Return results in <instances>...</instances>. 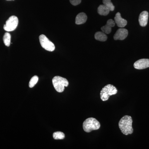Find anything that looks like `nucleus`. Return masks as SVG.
Instances as JSON below:
<instances>
[{
	"label": "nucleus",
	"instance_id": "obj_2",
	"mask_svg": "<svg viewBox=\"0 0 149 149\" xmlns=\"http://www.w3.org/2000/svg\"><path fill=\"white\" fill-rule=\"evenodd\" d=\"M100 127V122L94 118H87L83 123V129L87 133H90L93 130H98Z\"/></svg>",
	"mask_w": 149,
	"mask_h": 149
},
{
	"label": "nucleus",
	"instance_id": "obj_10",
	"mask_svg": "<svg viewBox=\"0 0 149 149\" xmlns=\"http://www.w3.org/2000/svg\"><path fill=\"white\" fill-rule=\"evenodd\" d=\"M115 22L117 24L118 27H125L127 24V20L121 17L120 13L118 12L116 14L114 17Z\"/></svg>",
	"mask_w": 149,
	"mask_h": 149
},
{
	"label": "nucleus",
	"instance_id": "obj_1",
	"mask_svg": "<svg viewBox=\"0 0 149 149\" xmlns=\"http://www.w3.org/2000/svg\"><path fill=\"white\" fill-rule=\"evenodd\" d=\"M132 123L133 120L130 116H125L120 119L118 123V126L123 134L128 135L133 133V129Z\"/></svg>",
	"mask_w": 149,
	"mask_h": 149
},
{
	"label": "nucleus",
	"instance_id": "obj_6",
	"mask_svg": "<svg viewBox=\"0 0 149 149\" xmlns=\"http://www.w3.org/2000/svg\"><path fill=\"white\" fill-rule=\"evenodd\" d=\"M40 44L42 47L48 51L53 52L55 49V47L53 43L48 39L45 35H42L39 37Z\"/></svg>",
	"mask_w": 149,
	"mask_h": 149
},
{
	"label": "nucleus",
	"instance_id": "obj_13",
	"mask_svg": "<svg viewBox=\"0 0 149 149\" xmlns=\"http://www.w3.org/2000/svg\"><path fill=\"white\" fill-rule=\"evenodd\" d=\"M110 11L109 9L104 4L101 5L98 8V13L101 15L106 16L109 14Z\"/></svg>",
	"mask_w": 149,
	"mask_h": 149
},
{
	"label": "nucleus",
	"instance_id": "obj_8",
	"mask_svg": "<svg viewBox=\"0 0 149 149\" xmlns=\"http://www.w3.org/2000/svg\"><path fill=\"white\" fill-rule=\"evenodd\" d=\"M134 67L136 69L141 70L149 67V59L147 58L141 59L134 63Z\"/></svg>",
	"mask_w": 149,
	"mask_h": 149
},
{
	"label": "nucleus",
	"instance_id": "obj_15",
	"mask_svg": "<svg viewBox=\"0 0 149 149\" xmlns=\"http://www.w3.org/2000/svg\"><path fill=\"white\" fill-rule=\"evenodd\" d=\"M11 35L8 32L5 34L3 37V41L5 45L7 47H9L10 45Z\"/></svg>",
	"mask_w": 149,
	"mask_h": 149
},
{
	"label": "nucleus",
	"instance_id": "obj_4",
	"mask_svg": "<svg viewBox=\"0 0 149 149\" xmlns=\"http://www.w3.org/2000/svg\"><path fill=\"white\" fill-rule=\"evenodd\" d=\"M117 90L113 85L108 84L102 89L100 92L101 99L103 101H106L109 99L110 96L116 95Z\"/></svg>",
	"mask_w": 149,
	"mask_h": 149
},
{
	"label": "nucleus",
	"instance_id": "obj_9",
	"mask_svg": "<svg viewBox=\"0 0 149 149\" xmlns=\"http://www.w3.org/2000/svg\"><path fill=\"white\" fill-rule=\"evenodd\" d=\"M149 14L147 11L142 12L139 17V22L140 25L144 27L146 26L148 19Z\"/></svg>",
	"mask_w": 149,
	"mask_h": 149
},
{
	"label": "nucleus",
	"instance_id": "obj_11",
	"mask_svg": "<svg viewBox=\"0 0 149 149\" xmlns=\"http://www.w3.org/2000/svg\"><path fill=\"white\" fill-rule=\"evenodd\" d=\"M115 24V21L113 19H109L107 22L106 24L101 27V30L105 34H109L111 32L112 27H114Z\"/></svg>",
	"mask_w": 149,
	"mask_h": 149
},
{
	"label": "nucleus",
	"instance_id": "obj_12",
	"mask_svg": "<svg viewBox=\"0 0 149 149\" xmlns=\"http://www.w3.org/2000/svg\"><path fill=\"white\" fill-rule=\"evenodd\" d=\"M87 15L84 13H81L78 14L75 18V24H84L87 20Z\"/></svg>",
	"mask_w": 149,
	"mask_h": 149
},
{
	"label": "nucleus",
	"instance_id": "obj_14",
	"mask_svg": "<svg viewBox=\"0 0 149 149\" xmlns=\"http://www.w3.org/2000/svg\"><path fill=\"white\" fill-rule=\"evenodd\" d=\"M95 38L96 40L101 42H105L107 39V36L104 32H98L95 35Z\"/></svg>",
	"mask_w": 149,
	"mask_h": 149
},
{
	"label": "nucleus",
	"instance_id": "obj_5",
	"mask_svg": "<svg viewBox=\"0 0 149 149\" xmlns=\"http://www.w3.org/2000/svg\"><path fill=\"white\" fill-rule=\"evenodd\" d=\"M18 24V18L14 15L11 16L6 21V24L3 26L4 29L7 32L14 31L17 27Z\"/></svg>",
	"mask_w": 149,
	"mask_h": 149
},
{
	"label": "nucleus",
	"instance_id": "obj_16",
	"mask_svg": "<svg viewBox=\"0 0 149 149\" xmlns=\"http://www.w3.org/2000/svg\"><path fill=\"white\" fill-rule=\"evenodd\" d=\"M103 3L104 5L109 9V10L113 11L115 9L114 6L111 2V0H103Z\"/></svg>",
	"mask_w": 149,
	"mask_h": 149
},
{
	"label": "nucleus",
	"instance_id": "obj_20",
	"mask_svg": "<svg viewBox=\"0 0 149 149\" xmlns=\"http://www.w3.org/2000/svg\"><path fill=\"white\" fill-rule=\"evenodd\" d=\"M7 1H10V0H7Z\"/></svg>",
	"mask_w": 149,
	"mask_h": 149
},
{
	"label": "nucleus",
	"instance_id": "obj_17",
	"mask_svg": "<svg viewBox=\"0 0 149 149\" xmlns=\"http://www.w3.org/2000/svg\"><path fill=\"white\" fill-rule=\"evenodd\" d=\"M65 134L60 131L55 132L53 134V138L55 140H63L65 138Z\"/></svg>",
	"mask_w": 149,
	"mask_h": 149
},
{
	"label": "nucleus",
	"instance_id": "obj_18",
	"mask_svg": "<svg viewBox=\"0 0 149 149\" xmlns=\"http://www.w3.org/2000/svg\"><path fill=\"white\" fill-rule=\"evenodd\" d=\"M39 80V77L37 75L33 76L31 78L29 83V87L30 88H32L35 86V85L37 84Z\"/></svg>",
	"mask_w": 149,
	"mask_h": 149
},
{
	"label": "nucleus",
	"instance_id": "obj_19",
	"mask_svg": "<svg viewBox=\"0 0 149 149\" xmlns=\"http://www.w3.org/2000/svg\"><path fill=\"white\" fill-rule=\"evenodd\" d=\"M70 2L73 6H77L81 2V0H70Z\"/></svg>",
	"mask_w": 149,
	"mask_h": 149
},
{
	"label": "nucleus",
	"instance_id": "obj_3",
	"mask_svg": "<svg viewBox=\"0 0 149 149\" xmlns=\"http://www.w3.org/2000/svg\"><path fill=\"white\" fill-rule=\"evenodd\" d=\"M52 83L55 89L58 93L63 92L65 87H68L69 84L66 78L59 76H55L53 78Z\"/></svg>",
	"mask_w": 149,
	"mask_h": 149
},
{
	"label": "nucleus",
	"instance_id": "obj_7",
	"mask_svg": "<svg viewBox=\"0 0 149 149\" xmlns=\"http://www.w3.org/2000/svg\"><path fill=\"white\" fill-rule=\"evenodd\" d=\"M128 31L125 28H120L118 29L113 36L114 40H125L128 35Z\"/></svg>",
	"mask_w": 149,
	"mask_h": 149
}]
</instances>
